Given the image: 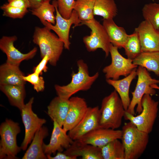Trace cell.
I'll return each mask as SVG.
<instances>
[{
  "label": "cell",
  "instance_id": "1",
  "mask_svg": "<svg viewBox=\"0 0 159 159\" xmlns=\"http://www.w3.org/2000/svg\"><path fill=\"white\" fill-rule=\"evenodd\" d=\"M77 65L78 72L72 73L69 83L64 86L56 85L54 86L57 96L62 98L69 100L78 92L89 90L99 77L98 72L90 75L88 66L82 59L78 60Z\"/></svg>",
  "mask_w": 159,
  "mask_h": 159
},
{
  "label": "cell",
  "instance_id": "2",
  "mask_svg": "<svg viewBox=\"0 0 159 159\" xmlns=\"http://www.w3.org/2000/svg\"><path fill=\"white\" fill-rule=\"evenodd\" d=\"M47 26H36L33 36V42L39 47L41 57L46 55L49 58V62L55 66L62 53L64 43Z\"/></svg>",
  "mask_w": 159,
  "mask_h": 159
},
{
  "label": "cell",
  "instance_id": "3",
  "mask_svg": "<svg viewBox=\"0 0 159 159\" xmlns=\"http://www.w3.org/2000/svg\"><path fill=\"white\" fill-rule=\"evenodd\" d=\"M121 140L125 149V159H137L146 149L149 134L139 130L131 122L125 123L122 129Z\"/></svg>",
  "mask_w": 159,
  "mask_h": 159
},
{
  "label": "cell",
  "instance_id": "4",
  "mask_svg": "<svg viewBox=\"0 0 159 159\" xmlns=\"http://www.w3.org/2000/svg\"><path fill=\"white\" fill-rule=\"evenodd\" d=\"M125 111L118 94L114 90L102 100L100 127L118 128L121 125Z\"/></svg>",
  "mask_w": 159,
  "mask_h": 159
},
{
  "label": "cell",
  "instance_id": "5",
  "mask_svg": "<svg viewBox=\"0 0 159 159\" xmlns=\"http://www.w3.org/2000/svg\"><path fill=\"white\" fill-rule=\"evenodd\" d=\"M19 124L6 119L0 126V159H16L21 149L17 145L16 137L20 132Z\"/></svg>",
  "mask_w": 159,
  "mask_h": 159
},
{
  "label": "cell",
  "instance_id": "6",
  "mask_svg": "<svg viewBox=\"0 0 159 159\" xmlns=\"http://www.w3.org/2000/svg\"><path fill=\"white\" fill-rule=\"evenodd\" d=\"M138 80L134 91L131 92L132 100L126 111L130 114L135 115V108L137 106L136 112L140 113L143 110L141 101L145 94L152 96L156 91L153 86L159 84V80L153 78L147 69L144 67L139 66L136 70Z\"/></svg>",
  "mask_w": 159,
  "mask_h": 159
},
{
  "label": "cell",
  "instance_id": "7",
  "mask_svg": "<svg viewBox=\"0 0 159 159\" xmlns=\"http://www.w3.org/2000/svg\"><path fill=\"white\" fill-rule=\"evenodd\" d=\"M158 101L152 98V96L145 94L141 101L143 110L138 115L135 116L125 111L124 118L134 124L140 130L148 134L152 130L157 116Z\"/></svg>",
  "mask_w": 159,
  "mask_h": 159
},
{
  "label": "cell",
  "instance_id": "8",
  "mask_svg": "<svg viewBox=\"0 0 159 159\" xmlns=\"http://www.w3.org/2000/svg\"><path fill=\"white\" fill-rule=\"evenodd\" d=\"M86 25L91 30L90 35L83 38L87 50L89 52H92L100 48L105 52L106 57H108L111 43L103 25L94 18L81 21L79 25Z\"/></svg>",
  "mask_w": 159,
  "mask_h": 159
},
{
  "label": "cell",
  "instance_id": "9",
  "mask_svg": "<svg viewBox=\"0 0 159 159\" xmlns=\"http://www.w3.org/2000/svg\"><path fill=\"white\" fill-rule=\"evenodd\" d=\"M118 49L111 43L110 53L111 62L102 69L106 79L117 80L120 76L126 77L138 67L133 64L132 60L122 56L119 52Z\"/></svg>",
  "mask_w": 159,
  "mask_h": 159
},
{
  "label": "cell",
  "instance_id": "10",
  "mask_svg": "<svg viewBox=\"0 0 159 159\" xmlns=\"http://www.w3.org/2000/svg\"><path fill=\"white\" fill-rule=\"evenodd\" d=\"M34 100L33 97L31 98L20 111L25 130L24 138L21 146L23 150L27 149L36 132L47 121L45 119L39 117L33 111L32 106Z\"/></svg>",
  "mask_w": 159,
  "mask_h": 159
},
{
  "label": "cell",
  "instance_id": "11",
  "mask_svg": "<svg viewBox=\"0 0 159 159\" xmlns=\"http://www.w3.org/2000/svg\"><path fill=\"white\" fill-rule=\"evenodd\" d=\"M52 4L55 8L56 24L53 25L47 21L42 23L44 26L55 32L63 42L64 48L69 50L70 44L69 35L71 26L73 24L74 25V27L79 26L81 21L79 19L77 12L74 10L69 18L66 19L63 17L58 11L56 0L53 1Z\"/></svg>",
  "mask_w": 159,
  "mask_h": 159
},
{
  "label": "cell",
  "instance_id": "12",
  "mask_svg": "<svg viewBox=\"0 0 159 159\" xmlns=\"http://www.w3.org/2000/svg\"><path fill=\"white\" fill-rule=\"evenodd\" d=\"M100 113L98 106L88 107L84 116L68 135L73 140H78L91 131L100 127Z\"/></svg>",
  "mask_w": 159,
  "mask_h": 159
},
{
  "label": "cell",
  "instance_id": "13",
  "mask_svg": "<svg viewBox=\"0 0 159 159\" xmlns=\"http://www.w3.org/2000/svg\"><path fill=\"white\" fill-rule=\"evenodd\" d=\"M17 39L15 35L3 36L0 39V49L6 55V62L19 66L22 61L33 58L36 54L37 49L34 47L26 53H22L14 46V43Z\"/></svg>",
  "mask_w": 159,
  "mask_h": 159
},
{
  "label": "cell",
  "instance_id": "14",
  "mask_svg": "<svg viewBox=\"0 0 159 159\" xmlns=\"http://www.w3.org/2000/svg\"><path fill=\"white\" fill-rule=\"evenodd\" d=\"M139 37L141 52L159 51V30L144 20L135 30Z\"/></svg>",
  "mask_w": 159,
  "mask_h": 159
},
{
  "label": "cell",
  "instance_id": "15",
  "mask_svg": "<svg viewBox=\"0 0 159 159\" xmlns=\"http://www.w3.org/2000/svg\"><path fill=\"white\" fill-rule=\"evenodd\" d=\"M67 132L55 122H53V127L49 143H44L43 149L46 155H55L57 152H62L70 146L73 141Z\"/></svg>",
  "mask_w": 159,
  "mask_h": 159
},
{
  "label": "cell",
  "instance_id": "16",
  "mask_svg": "<svg viewBox=\"0 0 159 159\" xmlns=\"http://www.w3.org/2000/svg\"><path fill=\"white\" fill-rule=\"evenodd\" d=\"M122 134V130L99 127L87 133L78 140L101 148L114 140L121 139Z\"/></svg>",
  "mask_w": 159,
  "mask_h": 159
},
{
  "label": "cell",
  "instance_id": "17",
  "mask_svg": "<svg viewBox=\"0 0 159 159\" xmlns=\"http://www.w3.org/2000/svg\"><path fill=\"white\" fill-rule=\"evenodd\" d=\"M88 107L84 98L71 97L69 99V110L62 126L64 130L68 132L74 127L82 118Z\"/></svg>",
  "mask_w": 159,
  "mask_h": 159
},
{
  "label": "cell",
  "instance_id": "18",
  "mask_svg": "<svg viewBox=\"0 0 159 159\" xmlns=\"http://www.w3.org/2000/svg\"><path fill=\"white\" fill-rule=\"evenodd\" d=\"M63 153L71 156L82 159H103L101 148L82 142L79 140H73Z\"/></svg>",
  "mask_w": 159,
  "mask_h": 159
},
{
  "label": "cell",
  "instance_id": "19",
  "mask_svg": "<svg viewBox=\"0 0 159 159\" xmlns=\"http://www.w3.org/2000/svg\"><path fill=\"white\" fill-rule=\"evenodd\" d=\"M49 135L48 128L43 126L35 134L30 145L22 159H46L47 158L43 149V140Z\"/></svg>",
  "mask_w": 159,
  "mask_h": 159
},
{
  "label": "cell",
  "instance_id": "20",
  "mask_svg": "<svg viewBox=\"0 0 159 159\" xmlns=\"http://www.w3.org/2000/svg\"><path fill=\"white\" fill-rule=\"evenodd\" d=\"M137 68L126 77L121 80L106 79L107 82L113 87L118 94L126 111L129 107L130 100L129 92L131 84L137 76Z\"/></svg>",
  "mask_w": 159,
  "mask_h": 159
},
{
  "label": "cell",
  "instance_id": "21",
  "mask_svg": "<svg viewBox=\"0 0 159 159\" xmlns=\"http://www.w3.org/2000/svg\"><path fill=\"white\" fill-rule=\"evenodd\" d=\"M24 75L19 66L6 62L0 67V85H25Z\"/></svg>",
  "mask_w": 159,
  "mask_h": 159
},
{
  "label": "cell",
  "instance_id": "22",
  "mask_svg": "<svg viewBox=\"0 0 159 159\" xmlns=\"http://www.w3.org/2000/svg\"><path fill=\"white\" fill-rule=\"evenodd\" d=\"M69 106V99L57 96L54 98L47 107V114L53 122L62 127L67 117Z\"/></svg>",
  "mask_w": 159,
  "mask_h": 159
},
{
  "label": "cell",
  "instance_id": "23",
  "mask_svg": "<svg viewBox=\"0 0 159 159\" xmlns=\"http://www.w3.org/2000/svg\"><path fill=\"white\" fill-rule=\"evenodd\" d=\"M102 25L110 43L118 48H123L129 36L125 29L117 25L113 19H103Z\"/></svg>",
  "mask_w": 159,
  "mask_h": 159
},
{
  "label": "cell",
  "instance_id": "24",
  "mask_svg": "<svg viewBox=\"0 0 159 159\" xmlns=\"http://www.w3.org/2000/svg\"><path fill=\"white\" fill-rule=\"evenodd\" d=\"M0 89L7 97L10 104L21 111L25 105L24 85H0Z\"/></svg>",
  "mask_w": 159,
  "mask_h": 159
},
{
  "label": "cell",
  "instance_id": "25",
  "mask_svg": "<svg viewBox=\"0 0 159 159\" xmlns=\"http://www.w3.org/2000/svg\"><path fill=\"white\" fill-rule=\"evenodd\" d=\"M133 63L159 76V51L141 52L133 60Z\"/></svg>",
  "mask_w": 159,
  "mask_h": 159
},
{
  "label": "cell",
  "instance_id": "26",
  "mask_svg": "<svg viewBox=\"0 0 159 159\" xmlns=\"http://www.w3.org/2000/svg\"><path fill=\"white\" fill-rule=\"evenodd\" d=\"M117 13L114 0H96L93 10L94 15L101 16L103 19H113Z\"/></svg>",
  "mask_w": 159,
  "mask_h": 159
},
{
  "label": "cell",
  "instance_id": "27",
  "mask_svg": "<svg viewBox=\"0 0 159 159\" xmlns=\"http://www.w3.org/2000/svg\"><path fill=\"white\" fill-rule=\"evenodd\" d=\"M116 139L101 148L103 159H125V149L122 142Z\"/></svg>",
  "mask_w": 159,
  "mask_h": 159
},
{
  "label": "cell",
  "instance_id": "28",
  "mask_svg": "<svg viewBox=\"0 0 159 159\" xmlns=\"http://www.w3.org/2000/svg\"><path fill=\"white\" fill-rule=\"evenodd\" d=\"M55 8L54 4L50 2L44 1L37 8L31 9L32 15L38 17L42 23L44 21L54 25L55 23V16L54 12Z\"/></svg>",
  "mask_w": 159,
  "mask_h": 159
},
{
  "label": "cell",
  "instance_id": "29",
  "mask_svg": "<svg viewBox=\"0 0 159 159\" xmlns=\"http://www.w3.org/2000/svg\"><path fill=\"white\" fill-rule=\"evenodd\" d=\"M96 0H76L73 10L80 20L84 21L94 19L93 10Z\"/></svg>",
  "mask_w": 159,
  "mask_h": 159
},
{
  "label": "cell",
  "instance_id": "30",
  "mask_svg": "<svg viewBox=\"0 0 159 159\" xmlns=\"http://www.w3.org/2000/svg\"><path fill=\"white\" fill-rule=\"evenodd\" d=\"M144 20L159 30V4L156 3L145 4L142 10Z\"/></svg>",
  "mask_w": 159,
  "mask_h": 159
},
{
  "label": "cell",
  "instance_id": "31",
  "mask_svg": "<svg viewBox=\"0 0 159 159\" xmlns=\"http://www.w3.org/2000/svg\"><path fill=\"white\" fill-rule=\"evenodd\" d=\"M123 48L127 58L132 60L141 53L140 43L136 33L134 32L129 35Z\"/></svg>",
  "mask_w": 159,
  "mask_h": 159
},
{
  "label": "cell",
  "instance_id": "32",
  "mask_svg": "<svg viewBox=\"0 0 159 159\" xmlns=\"http://www.w3.org/2000/svg\"><path fill=\"white\" fill-rule=\"evenodd\" d=\"M3 15L13 19H21L28 12V9L20 8L9 5L7 3L0 6Z\"/></svg>",
  "mask_w": 159,
  "mask_h": 159
},
{
  "label": "cell",
  "instance_id": "33",
  "mask_svg": "<svg viewBox=\"0 0 159 159\" xmlns=\"http://www.w3.org/2000/svg\"><path fill=\"white\" fill-rule=\"evenodd\" d=\"M59 12L66 19L70 18L73 10L75 0H55Z\"/></svg>",
  "mask_w": 159,
  "mask_h": 159
},
{
  "label": "cell",
  "instance_id": "34",
  "mask_svg": "<svg viewBox=\"0 0 159 159\" xmlns=\"http://www.w3.org/2000/svg\"><path fill=\"white\" fill-rule=\"evenodd\" d=\"M23 80L26 82L31 83L33 86L34 89L37 92L43 91L45 88L44 81L43 77L38 74L33 72L27 75H24Z\"/></svg>",
  "mask_w": 159,
  "mask_h": 159
},
{
  "label": "cell",
  "instance_id": "35",
  "mask_svg": "<svg viewBox=\"0 0 159 159\" xmlns=\"http://www.w3.org/2000/svg\"><path fill=\"white\" fill-rule=\"evenodd\" d=\"M49 57L46 55L42 58V59L39 64L33 69V72H35L39 75H42L43 72H46L47 70V64L49 62Z\"/></svg>",
  "mask_w": 159,
  "mask_h": 159
},
{
  "label": "cell",
  "instance_id": "36",
  "mask_svg": "<svg viewBox=\"0 0 159 159\" xmlns=\"http://www.w3.org/2000/svg\"><path fill=\"white\" fill-rule=\"evenodd\" d=\"M10 5L20 8H30V5L28 0H7Z\"/></svg>",
  "mask_w": 159,
  "mask_h": 159
},
{
  "label": "cell",
  "instance_id": "37",
  "mask_svg": "<svg viewBox=\"0 0 159 159\" xmlns=\"http://www.w3.org/2000/svg\"><path fill=\"white\" fill-rule=\"evenodd\" d=\"M47 159H76L77 158L67 155L62 152H57L54 156L51 155H46Z\"/></svg>",
  "mask_w": 159,
  "mask_h": 159
},
{
  "label": "cell",
  "instance_id": "38",
  "mask_svg": "<svg viewBox=\"0 0 159 159\" xmlns=\"http://www.w3.org/2000/svg\"><path fill=\"white\" fill-rule=\"evenodd\" d=\"M31 9H34L39 6L44 1L43 0H28Z\"/></svg>",
  "mask_w": 159,
  "mask_h": 159
},
{
  "label": "cell",
  "instance_id": "39",
  "mask_svg": "<svg viewBox=\"0 0 159 159\" xmlns=\"http://www.w3.org/2000/svg\"><path fill=\"white\" fill-rule=\"evenodd\" d=\"M153 87L154 89H157L159 90V87L157 84H155L153 85Z\"/></svg>",
  "mask_w": 159,
  "mask_h": 159
},
{
  "label": "cell",
  "instance_id": "40",
  "mask_svg": "<svg viewBox=\"0 0 159 159\" xmlns=\"http://www.w3.org/2000/svg\"><path fill=\"white\" fill-rule=\"evenodd\" d=\"M44 1H48L50 2L51 0H43Z\"/></svg>",
  "mask_w": 159,
  "mask_h": 159
},
{
  "label": "cell",
  "instance_id": "41",
  "mask_svg": "<svg viewBox=\"0 0 159 159\" xmlns=\"http://www.w3.org/2000/svg\"></svg>",
  "mask_w": 159,
  "mask_h": 159
}]
</instances>
